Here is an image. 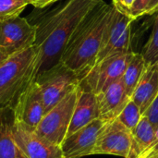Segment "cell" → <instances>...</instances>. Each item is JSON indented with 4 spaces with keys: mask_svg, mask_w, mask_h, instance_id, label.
Returning a JSON list of instances; mask_svg holds the SVG:
<instances>
[{
    "mask_svg": "<svg viewBox=\"0 0 158 158\" xmlns=\"http://www.w3.org/2000/svg\"><path fill=\"white\" fill-rule=\"evenodd\" d=\"M101 0H69L54 9L37 26L34 45L39 51L38 74L60 61L76 28L86 14ZM37 74V75H38Z\"/></svg>",
    "mask_w": 158,
    "mask_h": 158,
    "instance_id": "6da1fadb",
    "label": "cell"
},
{
    "mask_svg": "<svg viewBox=\"0 0 158 158\" xmlns=\"http://www.w3.org/2000/svg\"><path fill=\"white\" fill-rule=\"evenodd\" d=\"M113 9L114 6L104 0L95 5L81 19L61 56L60 61L73 70L80 81L97 62L104 32Z\"/></svg>",
    "mask_w": 158,
    "mask_h": 158,
    "instance_id": "7a4b0ae2",
    "label": "cell"
},
{
    "mask_svg": "<svg viewBox=\"0 0 158 158\" xmlns=\"http://www.w3.org/2000/svg\"><path fill=\"white\" fill-rule=\"evenodd\" d=\"M39 51L32 45L10 56L0 66V109H13L38 74Z\"/></svg>",
    "mask_w": 158,
    "mask_h": 158,
    "instance_id": "3957f363",
    "label": "cell"
},
{
    "mask_svg": "<svg viewBox=\"0 0 158 158\" xmlns=\"http://www.w3.org/2000/svg\"><path fill=\"white\" fill-rule=\"evenodd\" d=\"M80 81L78 75L61 61L38 74L35 82L39 87L45 113L78 87Z\"/></svg>",
    "mask_w": 158,
    "mask_h": 158,
    "instance_id": "277c9868",
    "label": "cell"
},
{
    "mask_svg": "<svg viewBox=\"0 0 158 158\" xmlns=\"http://www.w3.org/2000/svg\"><path fill=\"white\" fill-rule=\"evenodd\" d=\"M79 94V86L44 114L35 132L54 144L61 146L67 137Z\"/></svg>",
    "mask_w": 158,
    "mask_h": 158,
    "instance_id": "5b68a950",
    "label": "cell"
},
{
    "mask_svg": "<svg viewBox=\"0 0 158 158\" xmlns=\"http://www.w3.org/2000/svg\"><path fill=\"white\" fill-rule=\"evenodd\" d=\"M132 52L119 53L109 56L95 64L92 70L79 84L82 90L90 91L95 94L105 91L108 86L123 77L124 71L130 62Z\"/></svg>",
    "mask_w": 158,
    "mask_h": 158,
    "instance_id": "8992f818",
    "label": "cell"
},
{
    "mask_svg": "<svg viewBox=\"0 0 158 158\" xmlns=\"http://www.w3.org/2000/svg\"><path fill=\"white\" fill-rule=\"evenodd\" d=\"M132 21H134L132 19L117 11L114 7L104 32L96 63L115 54L132 52L131 36Z\"/></svg>",
    "mask_w": 158,
    "mask_h": 158,
    "instance_id": "52a82bcc",
    "label": "cell"
},
{
    "mask_svg": "<svg viewBox=\"0 0 158 158\" xmlns=\"http://www.w3.org/2000/svg\"><path fill=\"white\" fill-rule=\"evenodd\" d=\"M131 144V131L116 118L104 125L97 137L93 155H111L127 158Z\"/></svg>",
    "mask_w": 158,
    "mask_h": 158,
    "instance_id": "ba28073f",
    "label": "cell"
},
{
    "mask_svg": "<svg viewBox=\"0 0 158 158\" xmlns=\"http://www.w3.org/2000/svg\"><path fill=\"white\" fill-rule=\"evenodd\" d=\"M37 26L19 16L0 22V47L11 56L34 45Z\"/></svg>",
    "mask_w": 158,
    "mask_h": 158,
    "instance_id": "9c48e42d",
    "label": "cell"
},
{
    "mask_svg": "<svg viewBox=\"0 0 158 158\" xmlns=\"http://www.w3.org/2000/svg\"><path fill=\"white\" fill-rule=\"evenodd\" d=\"M14 138L27 158H64L61 146L49 142L35 132V130L14 120Z\"/></svg>",
    "mask_w": 158,
    "mask_h": 158,
    "instance_id": "30bf717a",
    "label": "cell"
},
{
    "mask_svg": "<svg viewBox=\"0 0 158 158\" xmlns=\"http://www.w3.org/2000/svg\"><path fill=\"white\" fill-rule=\"evenodd\" d=\"M106 123L97 118L66 137L61 144L64 158H81L93 155L97 137Z\"/></svg>",
    "mask_w": 158,
    "mask_h": 158,
    "instance_id": "8fae6325",
    "label": "cell"
},
{
    "mask_svg": "<svg viewBox=\"0 0 158 158\" xmlns=\"http://www.w3.org/2000/svg\"><path fill=\"white\" fill-rule=\"evenodd\" d=\"M15 120L35 130L45 114L41 93L35 81L21 94L13 108Z\"/></svg>",
    "mask_w": 158,
    "mask_h": 158,
    "instance_id": "7c38bea8",
    "label": "cell"
},
{
    "mask_svg": "<svg viewBox=\"0 0 158 158\" xmlns=\"http://www.w3.org/2000/svg\"><path fill=\"white\" fill-rule=\"evenodd\" d=\"M99 108V118L105 122L116 119L131 100L127 94L122 78L96 94Z\"/></svg>",
    "mask_w": 158,
    "mask_h": 158,
    "instance_id": "4fadbf2b",
    "label": "cell"
},
{
    "mask_svg": "<svg viewBox=\"0 0 158 158\" xmlns=\"http://www.w3.org/2000/svg\"><path fill=\"white\" fill-rule=\"evenodd\" d=\"M97 118H99V108L96 94L79 86V94L67 137Z\"/></svg>",
    "mask_w": 158,
    "mask_h": 158,
    "instance_id": "5bb4252c",
    "label": "cell"
},
{
    "mask_svg": "<svg viewBox=\"0 0 158 158\" xmlns=\"http://www.w3.org/2000/svg\"><path fill=\"white\" fill-rule=\"evenodd\" d=\"M158 94V61L146 65L131 99L139 106L142 115Z\"/></svg>",
    "mask_w": 158,
    "mask_h": 158,
    "instance_id": "9a60e30c",
    "label": "cell"
},
{
    "mask_svg": "<svg viewBox=\"0 0 158 158\" xmlns=\"http://www.w3.org/2000/svg\"><path fill=\"white\" fill-rule=\"evenodd\" d=\"M14 120L13 109H0V158H27L15 141Z\"/></svg>",
    "mask_w": 158,
    "mask_h": 158,
    "instance_id": "2e32d148",
    "label": "cell"
},
{
    "mask_svg": "<svg viewBox=\"0 0 158 158\" xmlns=\"http://www.w3.org/2000/svg\"><path fill=\"white\" fill-rule=\"evenodd\" d=\"M156 128L144 116H142L138 125L131 131L132 144L127 158H143L145 152L155 141Z\"/></svg>",
    "mask_w": 158,
    "mask_h": 158,
    "instance_id": "e0dca14e",
    "label": "cell"
},
{
    "mask_svg": "<svg viewBox=\"0 0 158 158\" xmlns=\"http://www.w3.org/2000/svg\"><path fill=\"white\" fill-rule=\"evenodd\" d=\"M145 67L146 62L143 54L133 52V55L128 63L122 77L126 93L130 97H131L134 90L136 89V86L140 81Z\"/></svg>",
    "mask_w": 158,
    "mask_h": 158,
    "instance_id": "ac0fdd59",
    "label": "cell"
},
{
    "mask_svg": "<svg viewBox=\"0 0 158 158\" xmlns=\"http://www.w3.org/2000/svg\"><path fill=\"white\" fill-rule=\"evenodd\" d=\"M29 4V0H0V22L19 16Z\"/></svg>",
    "mask_w": 158,
    "mask_h": 158,
    "instance_id": "d6986e66",
    "label": "cell"
},
{
    "mask_svg": "<svg viewBox=\"0 0 158 158\" xmlns=\"http://www.w3.org/2000/svg\"><path fill=\"white\" fill-rule=\"evenodd\" d=\"M142 116L139 106L131 99L117 118L131 131L138 125Z\"/></svg>",
    "mask_w": 158,
    "mask_h": 158,
    "instance_id": "ffe728a7",
    "label": "cell"
},
{
    "mask_svg": "<svg viewBox=\"0 0 158 158\" xmlns=\"http://www.w3.org/2000/svg\"><path fill=\"white\" fill-rule=\"evenodd\" d=\"M154 21L153 31L143 50V56L145 59L146 65L158 61V12Z\"/></svg>",
    "mask_w": 158,
    "mask_h": 158,
    "instance_id": "44dd1931",
    "label": "cell"
},
{
    "mask_svg": "<svg viewBox=\"0 0 158 158\" xmlns=\"http://www.w3.org/2000/svg\"><path fill=\"white\" fill-rule=\"evenodd\" d=\"M151 1L152 0H135L131 10V19L135 20L138 18L146 15V10Z\"/></svg>",
    "mask_w": 158,
    "mask_h": 158,
    "instance_id": "7402d4cb",
    "label": "cell"
},
{
    "mask_svg": "<svg viewBox=\"0 0 158 158\" xmlns=\"http://www.w3.org/2000/svg\"><path fill=\"white\" fill-rule=\"evenodd\" d=\"M134 2L135 0H112V6L115 7L117 11L130 17L131 10Z\"/></svg>",
    "mask_w": 158,
    "mask_h": 158,
    "instance_id": "603a6c76",
    "label": "cell"
},
{
    "mask_svg": "<svg viewBox=\"0 0 158 158\" xmlns=\"http://www.w3.org/2000/svg\"><path fill=\"white\" fill-rule=\"evenodd\" d=\"M143 116L146 117L152 124L157 129L158 128V94L151 106L147 108V110L143 114Z\"/></svg>",
    "mask_w": 158,
    "mask_h": 158,
    "instance_id": "cb8c5ba5",
    "label": "cell"
},
{
    "mask_svg": "<svg viewBox=\"0 0 158 158\" xmlns=\"http://www.w3.org/2000/svg\"><path fill=\"white\" fill-rule=\"evenodd\" d=\"M29 1H30V4L32 5L33 6L37 8H44L47 6L48 5L56 2V0H29Z\"/></svg>",
    "mask_w": 158,
    "mask_h": 158,
    "instance_id": "d4e9b609",
    "label": "cell"
},
{
    "mask_svg": "<svg viewBox=\"0 0 158 158\" xmlns=\"http://www.w3.org/2000/svg\"><path fill=\"white\" fill-rule=\"evenodd\" d=\"M158 11V0H152L146 10V15H153Z\"/></svg>",
    "mask_w": 158,
    "mask_h": 158,
    "instance_id": "484cf974",
    "label": "cell"
},
{
    "mask_svg": "<svg viewBox=\"0 0 158 158\" xmlns=\"http://www.w3.org/2000/svg\"><path fill=\"white\" fill-rule=\"evenodd\" d=\"M10 56H11V55H10L6 49L0 47V66H1L5 61H6V59H7Z\"/></svg>",
    "mask_w": 158,
    "mask_h": 158,
    "instance_id": "4316f807",
    "label": "cell"
},
{
    "mask_svg": "<svg viewBox=\"0 0 158 158\" xmlns=\"http://www.w3.org/2000/svg\"><path fill=\"white\" fill-rule=\"evenodd\" d=\"M148 158H158V154L157 155H156V156H151V157H148Z\"/></svg>",
    "mask_w": 158,
    "mask_h": 158,
    "instance_id": "83f0119b",
    "label": "cell"
},
{
    "mask_svg": "<svg viewBox=\"0 0 158 158\" xmlns=\"http://www.w3.org/2000/svg\"><path fill=\"white\" fill-rule=\"evenodd\" d=\"M56 1H58V0H56Z\"/></svg>",
    "mask_w": 158,
    "mask_h": 158,
    "instance_id": "f1b7e54d",
    "label": "cell"
},
{
    "mask_svg": "<svg viewBox=\"0 0 158 158\" xmlns=\"http://www.w3.org/2000/svg\"><path fill=\"white\" fill-rule=\"evenodd\" d=\"M157 12H158V11H157Z\"/></svg>",
    "mask_w": 158,
    "mask_h": 158,
    "instance_id": "f546056e",
    "label": "cell"
}]
</instances>
